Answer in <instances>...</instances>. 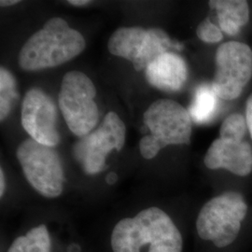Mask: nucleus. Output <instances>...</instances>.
<instances>
[{"label": "nucleus", "mask_w": 252, "mask_h": 252, "mask_svg": "<svg viewBox=\"0 0 252 252\" xmlns=\"http://www.w3.org/2000/svg\"><path fill=\"white\" fill-rule=\"evenodd\" d=\"M182 252L183 238L171 218L159 207L142 210L118 222L111 234L114 252Z\"/></svg>", "instance_id": "f257e3e1"}, {"label": "nucleus", "mask_w": 252, "mask_h": 252, "mask_svg": "<svg viewBox=\"0 0 252 252\" xmlns=\"http://www.w3.org/2000/svg\"><path fill=\"white\" fill-rule=\"evenodd\" d=\"M84 48L81 33L63 19L54 17L27 39L19 53V65L26 71L55 67L72 60Z\"/></svg>", "instance_id": "f03ea898"}, {"label": "nucleus", "mask_w": 252, "mask_h": 252, "mask_svg": "<svg viewBox=\"0 0 252 252\" xmlns=\"http://www.w3.org/2000/svg\"><path fill=\"white\" fill-rule=\"evenodd\" d=\"M249 212L243 194L228 190L210 199L201 208L196 220L199 237L225 249L237 240Z\"/></svg>", "instance_id": "7ed1b4c3"}, {"label": "nucleus", "mask_w": 252, "mask_h": 252, "mask_svg": "<svg viewBox=\"0 0 252 252\" xmlns=\"http://www.w3.org/2000/svg\"><path fill=\"white\" fill-rule=\"evenodd\" d=\"M144 125L151 132L139 142L145 159H153L169 145L190 143L192 120L187 108L171 99H159L147 108Z\"/></svg>", "instance_id": "20e7f679"}, {"label": "nucleus", "mask_w": 252, "mask_h": 252, "mask_svg": "<svg viewBox=\"0 0 252 252\" xmlns=\"http://www.w3.org/2000/svg\"><path fill=\"white\" fill-rule=\"evenodd\" d=\"M183 46L172 40L160 28L131 27L117 29L108 42L109 53L131 61L136 71L146 69L148 65L162 54L174 50H182Z\"/></svg>", "instance_id": "39448f33"}, {"label": "nucleus", "mask_w": 252, "mask_h": 252, "mask_svg": "<svg viewBox=\"0 0 252 252\" xmlns=\"http://www.w3.org/2000/svg\"><path fill=\"white\" fill-rule=\"evenodd\" d=\"M95 87L90 78L81 71L63 76L59 93V107L73 134L83 137L90 134L99 120V110L94 101Z\"/></svg>", "instance_id": "423d86ee"}, {"label": "nucleus", "mask_w": 252, "mask_h": 252, "mask_svg": "<svg viewBox=\"0 0 252 252\" xmlns=\"http://www.w3.org/2000/svg\"><path fill=\"white\" fill-rule=\"evenodd\" d=\"M16 155L26 179L36 191L47 198H55L62 193L63 165L54 147L27 138L19 145Z\"/></svg>", "instance_id": "0eeeda50"}, {"label": "nucleus", "mask_w": 252, "mask_h": 252, "mask_svg": "<svg viewBox=\"0 0 252 252\" xmlns=\"http://www.w3.org/2000/svg\"><path fill=\"white\" fill-rule=\"evenodd\" d=\"M216 70L211 86L220 99L238 98L252 78V50L239 41L220 46L215 55Z\"/></svg>", "instance_id": "6e6552de"}, {"label": "nucleus", "mask_w": 252, "mask_h": 252, "mask_svg": "<svg viewBox=\"0 0 252 252\" xmlns=\"http://www.w3.org/2000/svg\"><path fill=\"white\" fill-rule=\"evenodd\" d=\"M126 126L115 112L105 116L95 131L81 137L73 147V155L88 175L107 169L106 158L112 150L120 152L126 143Z\"/></svg>", "instance_id": "1a4fd4ad"}, {"label": "nucleus", "mask_w": 252, "mask_h": 252, "mask_svg": "<svg viewBox=\"0 0 252 252\" xmlns=\"http://www.w3.org/2000/svg\"><path fill=\"white\" fill-rule=\"evenodd\" d=\"M22 126L32 139L40 144L55 147L61 136L57 130V110L54 101L43 91L27 92L22 106Z\"/></svg>", "instance_id": "9d476101"}, {"label": "nucleus", "mask_w": 252, "mask_h": 252, "mask_svg": "<svg viewBox=\"0 0 252 252\" xmlns=\"http://www.w3.org/2000/svg\"><path fill=\"white\" fill-rule=\"evenodd\" d=\"M208 169H224L238 177L252 172V147L245 140L217 138L208 148L204 158Z\"/></svg>", "instance_id": "9b49d317"}, {"label": "nucleus", "mask_w": 252, "mask_h": 252, "mask_svg": "<svg viewBox=\"0 0 252 252\" xmlns=\"http://www.w3.org/2000/svg\"><path fill=\"white\" fill-rule=\"evenodd\" d=\"M148 82L164 92L180 91L188 79V66L180 54L168 52L156 58L145 69Z\"/></svg>", "instance_id": "f8f14e48"}, {"label": "nucleus", "mask_w": 252, "mask_h": 252, "mask_svg": "<svg viewBox=\"0 0 252 252\" xmlns=\"http://www.w3.org/2000/svg\"><path fill=\"white\" fill-rule=\"evenodd\" d=\"M208 5L216 10L219 27L228 36L237 35L250 20V6L245 0H212Z\"/></svg>", "instance_id": "ddd939ff"}, {"label": "nucleus", "mask_w": 252, "mask_h": 252, "mask_svg": "<svg viewBox=\"0 0 252 252\" xmlns=\"http://www.w3.org/2000/svg\"><path fill=\"white\" fill-rule=\"evenodd\" d=\"M219 99L211 84L206 83L197 87L192 102L188 108L192 122L198 125L208 123L216 114Z\"/></svg>", "instance_id": "4468645a"}, {"label": "nucleus", "mask_w": 252, "mask_h": 252, "mask_svg": "<svg viewBox=\"0 0 252 252\" xmlns=\"http://www.w3.org/2000/svg\"><path fill=\"white\" fill-rule=\"evenodd\" d=\"M51 237L45 225L32 228L26 235L17 237L8 252H50Z\"/></svg>", "instance_id": "2eb2a0df"}, {"label": "nucleus", "mask_w": 252, "mask_h": 252, "mask_svg": "<svg viewBox=\"0 0 252 252\" xmlns=\"http://www.w3.org/2000/svg\"><path fill=\"white\" fill-rule=\"evenodd\" d=\"M19 98L17 83L13 75L3 66L0 68V120L4 121Z\"/></svg>", "instance_id": "dca6fc26"}, {"label": "nucleus", "mask_w": 252, "mask_h": 252, "mask_svg": "<svg viewBox=\"0 0 252 252\" xmlns=\"http://www.w3.org/2000/svg\"><path fill=\"white\" fill-rule=\"evenodd\" d=\"M248 126L246 118L240 113H234L226 118L220 129V137L224 139L244 140Z\"/></svg>", "instance_id": "f3484780"}, {"label": "nucleus", "mask_w": 252, "mask_h": 252, "mask_svg": "<svg viewBox=\"0 0 252 252\" xmlns=\"http://www.w3.org/2000/svg\"><path fill=\"white\" fill-rule=\"evenodd\" d=\"M196 34L200 40L208 44L218 43L223 38V32L209 18L205 19L199 24Z\"/></svg>", "instance_id": "a211bd4d"}, {"label": "nucleus", "mask_w": 252, "mask_h": 252, "mask_svg": "<svg viewBox=\"0 0 252 252\" xmlns=\"http://www.w3.org/2000/svg\"><path fill=\"white\" fill-rule=\"evenodd\" d=\"M246 122L248 126V130L250 131V134L252 138V94L249 96L246 103Z\"/></svg>", "instance_id": "6ab92c4d"}, {"label": "nucleus", "mask_w": 252, "mask_h": 252, "mask_svg": "<svg viewBox=\"0 0 252 252\" xmlns=\"http://www.w3.org/2000/svg\"><path fill=\"white\" fill-rule=\"evenodd\" d=\"M6 189V182H5V175L3 169L0 170V196L2 197Z\"/></svg>", "instance_id": "aec40b11"}, {"label": "nucleus", "mask_w": 252, "mask_h": 252, "mask_svg": "<svg viewBox=\"0 0 252 252\" xmlns=\"http://www.w3.org/2000/svg\"><path fill=\"white\" fill-rule=\"evenodd\" d=\"M68 3L71 4L72 6L81 7V6L88 5L89 3H91V1H88V0H70V1H68Z\"/></svg>", "instance_id": "412c9836"}, {"label": "nucleus", "mask_w": 252, "mask_h": 252, "mask_svg": "<svg viewBox=\"0 0 252 252\" xmlns=\"http://www.w3.org/2000/svg\"><path fill=\"white\" fill-rule=\"evenodd\" d=\"M18 3H20V1L18 0H2V1H0V6L8 7V6H12V5H15Z\"/></svg>", "instance_id": "4be33fe9"}, {"label": "nucleus", "mask_w": 252, "mask_h": 252, "mask_svg": "<svg viewBox=\"0 0 252 252\" xmlns=\"http://www.w3.org/2000/svg\"><path fill=\"white\" fill-rule=\"evenodd\" d=\"M106 180H107V182H108V184H113V183H115L116 180H117V175H116L115 173L111 172V173L108 174V176L107 177Z\"/></svg>", "instance_id": "5701e85b"}]
</instances>
